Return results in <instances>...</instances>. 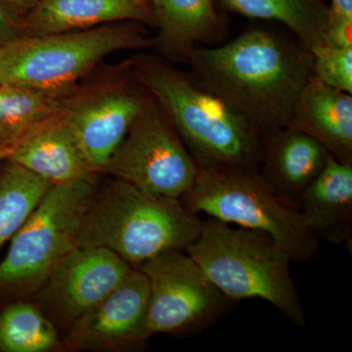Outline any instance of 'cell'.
Returning a JSON list of instances; mask_svg holds the SVG:
<instances>
[{
    "instance_id": "obj_1",
    "label": "cell",
    "mask_w": 352,
    "mask_h": 352,
    "mask_svg": "<svg viewBox=\"0 0 352 352\" xmlns=\"http://www.w3.org/2000/svg\"><path fill=\"white\" fill-rule=\"evenodd\" d=\"M311 51L298 39L252 28L223 45L199 46L192 78L219 96L264 136L288 126L312 76Z\"/></svg>"
},
{
    "instance_id": "obj_2",
    "label": "cell",
    "mask_w": 352,
    "mask_h": 352,
    "mask_svg": "<svg viewBox=\"0 0 352 352\" xmlns=\"http://www.w3.org/2000/svg\"><path fill=\"white\" fill-rule=\"evenodd\" d=\"M134 75L170 115L199 168L258 170L264 136L192 76L154 60L136 62Z\"/></svg>"
},
{
    "instance_id": "obj_3",
    "label": "cell",
    "mask_w": 352,
    "mask_h": 352,
    "mask_svg": "<svg viewBox=\"0 0 352 352\" xmlns=\"http://www.w3.org/2000/svg\"><path fill=\"white\" fill-rule=\"evenodd\" d=\"M201 220L182 201L154 195L115 179L90 201L78 247H99L129 264L173 250L184 251L198 238Z\"/></svg>"
},
{
    "instance_id": "obj_4",
    "label": "cell",
    "mask_w": 352,
    "mask_h": 352,
    "mask_svg": "<svg viewBox=\"0 0 352 352\" xmlns=\"http://www.w3.org/2000/svg\"><path fill=\"white\" fill-rule=\"evenodd\" d=\"M185 252L221 295L265 300L296 325H307L289 273L292 259L267 234L208 217Z\"/></svg>"
},
{
    "instance_id": "obj_5",
    "label": "cell",
    "mask_w": 352,
    "mask_h": 352,
    "mask_svg": "<svg viewBox=\"0 0 352 352\" xmlns=\"http://www.w3.org/2000/svg\"><path fill=\"white\" fill-rule=\"evenodd\" d=\"M180 201L197 215L267 234L294 263H309L318 252L320 241L308 230L298 208L278 197L258 170L200 168Z\"/></svg>"
},
{
    "instance_id": "obj_6",
    "label": "cell",
    "mask_w": 352,
    "mask_h": 352,
    "mask_svg": "<svg viewBox=\"0 0 352 352\" xmlns=\"http://www.w3.org/2000/svg\"><path fill=\"white\" fill-rule=\"evenodd\" d=\"M135 23H111L18 39L0 50V85L63 94L111 53L152 45L154 41Z\"/></svg>"
},
{
    "instance_id": "obj_7",
    "label": "cell",
    "mask_w": 352,
    "mask_h": 352,
    "mask_svg": "<svg viewBox=\"0 0 352 352\" xmlns=\"http://www.w3.org/2000/svg\"><path fill=\"white\" fill-rule=\"evenodd\" d=\"M95 184H52L11 239L0 261V296L29 295L43 288L55 267L78 247Z\"/></svg>"
},
{
    "instance_id": "obj_8",
    "label": "cell",
    "mask_w": 352,
    "mask_h": 352,
    "mask_svg": "<svg viewBox=\"0 0 352 352\" xmlns=\"http://www.w3.org/2000/svg\"><path fill=\"white\" fill-rule=\"evenodd\" d=\"M199 170L170 115L152 96L104 171L148 193L180 200L193 186Z\"/></svg>"
},
{
    "instance_id": "obj_9",
    "label": "cell",
    "mask_w": 352,
    "mask_h": 352,
    "mask_svg": "<svg viewBox=\"0 0 352 352\" xmlns=\"http://www.w3.org/2000/svg\"><path fill=\"white\" fill-rule=\"evenodd\" d=\"M149 283L145 335L200 323L219 307L221 293L187 252L173 250L139 264Z\"/></svg>"
},
{
    "instance_id": "obj_10",
    "label": "cell",
    "mask_w": 352,
    "mask_h": 352,
    "mask_svg": "<svg viewBox=\"0 0 352 352\" xmlns=\"http://www.w3.org/2000/svg\"><path fill=\"white\" fill-rule=\"evenodd\" d=\"M132 270L131 264L104 248H76L44 283L43 302L51 314L71 325L117 288Z\"/></svg>"
},
{
    "instance_id": "obj_11",
    "label": "cell",
    "mask_w": 352,
    "mask_h": 352,
    "mask_svg": "<svg viewBox=\"0 0 352 352\" xmlns=\"http://www.w3.org/2000/svg\"><path fill=\"white\" fill-rule=\"evenodd\" d=\"M148 295L147 277L133 268L117 288L69 325V346L113 351L145 342Z\"/></svg>"
},
{
    "instance_id": "obj_12",
    "label": "cell",
    "mask_w": 352,
    "mask_h": 352,
    "mask_svg": "<svg viewBox=\"0 0 352 352\" xmlns=\"http://www.w3.org/2000/svg\"><path fill=\"white\" fill-rule=\"evenodd\" d=\"M147 99L132 90L117 88L69 104L64 102L62 112L98 173L105 170Z\"/></svg>"
},
{
    "instance_id": "obj_13",
    "label": "cell",
    "mask_w": 352,
    "mask_h": 352,
    "mask_svg": "<svg viewBox=\"0 0 352 352\" xmlns=\"http://www.w3.org/2000/svg\"><path fill=\"white\" fill-rule=\"evenodd\" d=\"M6 160L51 184L78 180L96 184L99 173L88 160L62 108L28 133Z\"/></svg>"
},
{
    "instance_id": "obj_14",
    "label": "cell",
    "mask_w": 352,
    "mask_h": 352,
    "mask_svg": "<svg viewBox=\"0 0 352 352\" xmlns=\"http://www.w3.org/2000/svg\"><path fill=\"white\" fill-rule=\"evenodd\" d=\"M330 156L307 134L285 127L264 138L258 171L278 197L298 208L303 192Z\"/></svg>"
},
{
    "instance_id": "obj_15",
    "label": "cell",
    "mask_w": 352,
    "mask_h": 352,
    "mask_svg": "<svg viewBox=\"0 0 352 352\" xmlns=\"http://www.w3.org/2000/svg\"><path fill=\"white\" fill-rule=\"evenodd\" d=\"M287 127L307 134L336 160L352 166V94L329 87L312 74Z\"/></svg>"
},
{
    "instance_id": "obj_16",
    "label": "cell",
    "mask_w": 352,
    "mask_h": 352,
    "mask_svg": "<svg viewBox=\"0 0 352 352\" xmlns=\"http://www.w3.org/2000/svg\"><path fill=\"white\" fill-rule=\"evenodd\" d=\"M298 208L316 239L351 247L352 166L329 157L303 192Z\"/></svg>"
},
{
    "instance_id": "obj_17",
    "label": "cell",
    "mask_w": 352,
    "mask_h": 352,
    "mask_svg": "<svg viewBox=\"0 0 352 352\" xmlns=\"http://www.w3.org/2000/svg\"><path fill=\"white\" fill-rule=\"evenodd\" d=\"M154 24L145 0H36L23 18L25 36L91 29L111 23Z\"/></svg>"
},
{
    "instance_id": "obj_18",
    "label": "cell",
    "mask_w": 352,
    "mask_h": 352,
    "mask_svg": "<svg viewBox=\"0 0 352 352\" xmlns=\"http://www.w3.org/2000/svg\"><path fill=\"white\" fill-rule=\"evenodd\" d=\"M159 43L188 61L200 44L226 36V25L215 11L214 0H149Z\"/></svg>"
},
{
    "instance_id": "obj_19",
    "label": "cell",
    "mask_w": 352,
    "mask_h": 352,
    "mask_svg": "<svg viewBox=\"0 0 352 352\" xmlns=\"http://www.w3.org/2000/svg\"><path fill=\"white\" fill-rule=\"evenodd\" d=\"M219 2L221 8L228 13L281 23L308 50H314L325 43L329 7L323 0H219Z\"/></svg>"
},
{
    "instance_id": "obj_20",
    "label": "cell",
    "mask_w": 352,
    "mask_h": 352,
    "mask_svg": "<svg viewBox=\"0 0 352 352\" xmlns=\"http://www.w3.org/2000/svg\"><path fill=\"white\" fill-rule=\"evenodd\" d=\"M61 92L0 85V149L7 153L63 107Z\"/></svg>"
},
{
    "instance_id": "obj_21",
    "label": "cell",
    "mask_w": 352,
    "mask_h": 352,
    "mask_svg": "<svg viewBox=\"0 0 352 352\" xmlns=\"http://www.w3.org/2000/svg\"><path fill=\"white\" fill-rule=\"evenodd\" d=\"M51 185L6 160L0 168V249L19 231Z\"/></svg>"
},
{
    "instance_id": "obj_22",
    "label": "cell",
    "mask_w": 352,
    "mask_h": 352,
    "mask_svg": "<svg viewBox=\"0 0 352 352\" xmlns=\"http://www.w3.org/2000/svg\"><path fill=\"white\" fill-rule=\"evenodd\" d=\"M59 347L56 328L36 305L13 302L0 312V351L50 352Z\"/></svg>"
},
{
    "instance_id": "obj_23",
    "label": "cell",
    "mask_w": 352,
    "mask_h": 352,
    "mask_svg": "<svg viewBox=\"0 0 352 352\" xmlns=\"http://www.w3.org/2000/svg\"><path fill=\"white\" fill-rule=\"evenodd\" d=\"M311 53L314 75L329 87L352 94V47L324 44Z\"/></svg>"
},
{
    "instance_id": "obj_24",
    "label": "cell",
    "mask_w": 352,
    "mask_h": 352,
    "mask_svg": "<svg viewBox=\"0 0 352 352\" xmlns=\"http://www.w3.org/2000/svg\"><path fill=\"white\" fill-rule=\"evenodd\" d=\"M325 44L352 47V0H332Z\"/></svg>"
},
{
    "instance_id": "obj_25",
    "label": "cell",
    "mask_w": 352,
    "mask_h": 352,
    "mask_svg": "<svg viewBox=\"0 0 352 352\" xmlns=\"http://www.w3.org/2000/svg\"><path fill=\"white\" fill-rule=\"evenodd\" d=\"M24 36L23 20L0 0V50Z\"/></svg>"
},
{
    "instance_id": "obj_26",
    "label": "cell",
    "mask_w": 352,
    "mask_h": 352,
    "mask_svg": "<svg viewBox=\"0 0 352 352\" xmlns=\"http://www.w3.org/2000/svg\"><path fill=\"white\" fill-rule=\"evenodd\" d=\"M16 16L23 18L31 11L36 0H1Z\"/></svg>"
},
{
    "instance_id": "obj_27",
    "label": "cell",
    "mask_w": 352,
    "mask_h": 352,
    "mask_svg": "<svg viewBox=\"0 0 352 352\" xmlns=\"http://www.w3.org/2000/svg\"><path fill=\"white\" fill-rule=\"evenodd\" d=\"M7 156H8V153L0 149V164H1L2 162L6 161Z\"/></svg>"
},
{
    "instance_id": "obj_28",
    "label": "cell",
    "mask_w": 352,
    "mask_h": 352,
    "mask_svg": "<svg viewBox=\"0 0 352 352\" xmlns=\"http://www.w3.org/2000/svg\"><path fill=\"white\" fill-rule=\"evenodd\" d=\"M145 1H147L148 3H149V0H145Z\"/></svg>"
},
{
    "instance_id": "obj_29",
    "label": "cell",
    "mask_w": 352,
    "mask_h": 352,
    "mask_svg": "<svg viewBox=\"0 0 352 352\" xmlns=\"http://www.w3.org/2000/svg\"><path fill=\"white\" fill-rule=\"evenodd\" d=\"M146 2H147V1H146Z\"/></svg>"
}]
</instances>
